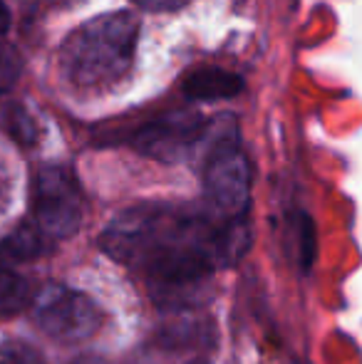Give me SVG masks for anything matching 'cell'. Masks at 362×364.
I'll use <instances>...</instances> for the list:
<instances>
[{"label":"cell","mask_w":362,"mask_h":364,"mask_svg":"<svg viewBox=\"0 0 362 364\" xmlns=\"http://www.w3.org/2000/svg\"><path fill=\"white\" fill-rule=\"evenodd\" d=\"M0 124H3V129L23 146H33L35 139H38V127L33 124L28 112L18 105L5 107V112L0 114Z\"/></svg>","instance_id":"8"},{"label":"cell","mask_w":362,"mask_h":364,"mask_svg":"<svg viewBox=\"0 0 362 364\" xmlns=\"http://www.w3.org/2000/svg\"><path fill=\"white\" fill-rule=\"evenodd\" d=\"M85 198L80 191V183L75 173L68 166H45L38 173L33 193V218L35 225L45 243L53 248L55 243L70 238L78 233L82 223Z\"/></svg>","instance_id":"3"},{"label":"cell","mask_w":362,"mask_h":364,"mask_svg":"<svg viewBox=\"0 0 362 364\" xmlns=\"http://www.w3.org/2000/svg\"><path fill=\"white\" fill-rule=\"evenodd\" d=\"M33 317L45 335L65 345L90 340L105 320L100 305L90 295L58 283L38 292L33 302Z\"/></svg>","instance_id":"4"},{"label":"cell","mask_w":362,"mask_h":364,"mask_svg":"<svg viewBox=\"0 0 362 364\" xmlns=\"http://www.w3.org/2000/svg\"><path fill=\"white\" fill-rule=\"evenodd\" d=\"M10 25V15H8V8H5V3L0 0V35H5V30H8Z\"/></svg>","instance_id":"13"},{"label":"cell","mask_w":362,"mask_h":364,"mask_svg":"<svg viewBox=\"0 0 362 364\" xmlns=\"http://www.w3.org/2000/svg\"><path fill=\"white\" fill-rule=\"evenodd\" d=\"M241 87H243L241 77L221 68H201L183 80V92H186V97L201 100V102L228 100V97L238 95Z\"/></svg>","instance_id":"6"},{"label":"cell","mask_w":362,"mask_h":364,"mask_svg":"<svg viewBox=\"0 0 362 364\" xmlns=\"http://www.w3.org/2000/svg\"><path fill=\"white\" fill-rule=\"evenodd\" d=\"M142 10H149V13H171V10H179L188 0H132Z\"/></svg>","instance_id":"12"},{"label":"cell","mask_w":362,"mask_h":364,"mask_svg":"<svg viewBox=\"0 0 362 364\" xmlns=\"http://www.w3.org/2000/svg\"><path fill=\"white\" fill-rule=\"evenodd\" d=\"M293 235H295V255H298V265L303 270H308L315 260V225L305 213H295Z\"/></svg>","instance_id":"9"},{"label":"cell","mask_w":362,"mask_h":364,"mask_svg":"<svg viewBox=\"0 0 362 364\" xmlns=\"http://www.w3.org/2000/svg\"><path fill=\"white\" fill-rule=\"evenodd\" d=\"M0 364H48V360L28 342L3 340L0 342Z\"/></svg>","instance_id":"10"},{"label":"cell","mask_w":362,"mask_h":364,"mask_svg":"<svg viewBox=\"0 0 362 364\" xmlns=\"http://www.w3.org/2000/svg\"><path fill=\"white\" fill-rule=\"evenodd\" d=\"M20 77V58L10 45L0 43V92L13 90Z\"/></svg>","instance_id":"11"},{"label":"cell","mask_w":362,"mask_h":364,"mask_svg":"<svg viewBox=\"0 0 362 364\" xmlns=\"http://www.w3.org/2000/svg\"><path fill=\"white\" fill-rule=\"evenodd\" d=\"M8 255H5V250H3V245H0V265H3V263H8Z\"/></svg>","instance_id":"15"},{"label":"cell","mask_w":362,"mask_h":364,"mask_svg":"<svg viewBox=\"0 0 362 364\" xmlns=\"http://www.w3.org/2000/svg\"><path fill=\"white\" fill-rule=\"evenodd\" d=\"M30 302V283L10 270L8 263L0 265V317H13Z\"/></svg>","instance_id":"7"},{"label":"cell","mask_w":362,"mask_h":364,"mask_svg":"<svg viewBox=\"0 0 362 364\" xmlns=\"http://www.w3.org/2000/svg\"><path fill=\"white\" fill-rule=\"evenodd\" d=\"M139 23L129 13H110L85 23L63 45V73L80 90H100L122 80L134 60Z\"/></svg>","instance_id":"1"},{"label":"cell","mask_w":362,"mask_h":364,"mask_svg":"<svg viewBox=\"0 0 362 364\" xmlns=\"http://www.w3.org/2000/svg\"><path fill=\"white\" fill-rule=\"evenodd\" d=\"M73 364H110V362H105L102 357H95V355H85V357H78Z\"/></svg>","instance_id":"14"},{"label":"cell","mask_w":362,"mask_h":364,"mask_svg":"<svg viewBox=\"0 0 362 364\" xmlns=\"http://www.w3.org/2000/svg\"><path fill=\"white\" fill-rule=\"evenodd\" d=\"M203 193L208 211L216 218H243L251 198V171L246 154L238 144L233 119H218L216 134L203 164Z\"/></svg>","instance_id":"2"},{"label":"cell","mask_w":362,"mask_h":364,"mask_svg":"<svg viewBox=\"0 0 362 364\" xmlns=\"http://www.w3.org/2000/svg\"><path fill=\"white\" fill-rule=\"evenodd\" d=\"M203 132H206V124H203V117L196 114V112L191 109L166 112L164 117L149 122V124L137 132L134 146L144 156L174 164L181 161L198 144Z\"/></svg>","instance_id":"5"},{"label":"cell","mask_w":362,"mask_h":364,"mask_svg":"<svg viewBox=\"0 0 362 364\" xmlns=\"http://www.w3.org/2000/svg\"><path fill=\"white\" fill-rule=\"evenodd\" d=\"M191 364H206V362H203V360H193Z\"/></svg>","instance_id":"16"}]
</instances>
